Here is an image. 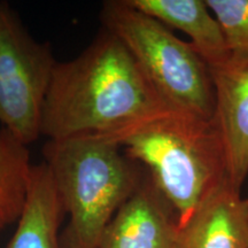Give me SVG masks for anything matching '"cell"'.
I'll return each mask as SVG.
<instances>
[{
  "label": "cell",
  "mask_w": 248,
  "mask_h": 248,
  "mask_svg": "<svg viewBox=\"0 0 248 248\" xmlns=\"http://www.w3.org/2000/svg\"><path fill=\"white\" fill-rule=\"evenodd\" d=\"M115 35L104 29L82 54L55 64L40 135L49 140L99 136L119 142L171 113Z\"/></svg>",
  "instance_id": "6da1fadb"
},
{
  "label": "cell",
  "mask_w": 248,
  "mask_h": 248,
  "mask_svg": "<svg viewBox=\"0 0 248 248\" xmlns=\"http://www.w3.org/2000/svg\"><path fill=\"white\" fill-rule=\"evenodd\" d=\"M111 139L83 136L48 140L44 148L64 213L63 248H98L105 229L141 181L145 169Z\"/></svg>",
  "instance_id": "7a4b0ae2"
},
{
  "label": "cell",
  "mask_w": 248,
  "mask_h": 248,
  "mask_svg": "<svg viewBox=\"0 0 248 248\" xmlns=\"http://www.w3.org/2000/svg\"><path fill=\"white\" fill-rule=\"evenodd\" d=\"M120 145L146 170L176 210L179 224L228 179L224 141L215 120L171 111L125 135Z\"/></svg>",
  "instance_id": "3957f363"
},
{
  "label": "cell",
  "mask_w": 248,
  "mask_h": 248,
  "mask_svg": "<svg viewBox=\"0 0 248 248\" xmlns=\"http://www.w3.org/2000/svg\"><path fill=\"white\" fill-rule=\"evenodd\" d=\"M100 17L104 29L126 46L170 108L202 120H215L210 68L190 42L182 40L170 28L126 0L105 2Z\"/></svg>",
  "instance_id": "277c9868"
},
{
  "label": "cell",
  "mask_w": 248,
  "mask_h": 248,
  "mask_svg": "<svg viewBox=\"0 0 248 248\" xmlns=\"http://www.w3.org/2000/svg\"><path fill=\"white\" fill-rule=\"evenodd\" d=\"M58 62L8 5L0 2V125L21 144L38 139L43 106Z\"/></svg>",
  "instance_id": "5b68a950"
},
{
  "label": "cell",
  "mask_w": 248,
  "mask_h": 248,
  "mask_svg": "<svg viewBox=\"0 0 248 248\" xmlns=\"http://www.w3.org/2000/svg\"><path fill=\"white\" fill-rule=\"evenodd\" d=\"M177 213L146 170L105 229L98 248H175Z\"/></svg>",
  "instance_id": "8992f818"
},
{
  "label": "cell",
  "mask_w": 248,
  "mask_h": 248,
  "mask_svg": "<svg viewBox=\"0 0 248 248\" xmlns=\"http://www.w3.org/2000/svg\"><path fill=\"white\" fill-rule=\"evenodd\" d=\"M175 248H248L246 198L223 181L179 224Z\"/></svg>",
  "instance_id": "52a82bcc"
},
{
  "label": "cell",
  "mask_w": 248,
  "mask_h": 248,
  "mask_svg": "<svg viewBox=\"0 0 248 248\" xmlns=\"http://www.w3.org/2000/svg\"><path fill=\"white\" fill-rule=\"evenodd\" d=\"M216 99L215 121L222 133L228 181L241 191L248 177V60L229 59L210 68Z\"/></svg>",
  "instance_id": "ba28073f"
},
{
  "label": "cell",
  "mask_w": 248,
  "mask_h": 248,
  "mask_svg": "<svg viewBox=\"0 0 248 248\" xmlns=\"http://www.w3.org/2000/svg\"><path fill=\"white\" fill-rule=\"evenodd\" d=\"M130 5L188 36L209 68L222 66L230 59L222 29L206 0H126Z\"/></svg>",
  "instance_id": "9c48e42d"
},
{
  "label": "cell",
  "mask_w": 248,
  "mask_h": 248,
  "mask_svg": "<svg viewBox=\"0 0 248 248\" xmlns=\"http://www.w3.org/2000/svg\"><path fill=\"white\" fill-rule=\"evenodd\" d=\"M63 213L48 167L31 166L22 212L6 248H63L59 233Z\"/></svg>",
  "instance_id": "30bf717a"
},
{
  "label": "cell",
  "mask_w": 248,
  "mask_h": 248,
  "mask_svg": "<svg viewBox=\"0 0 248 248\" xmlns=\"http://www.w3.org/2000/svg\"><path fill=\"white\" fill-rule=\"evenodd\" d=\"M29 173L26 154L0 132V232L16 222L22 212Z\"/></svg>",
  "instance_id": "8fae6325"
},
{
  "label": "cell",
  "mask_w": 248,
  "mask_h": 248,
  "mask_svg": "<svg viewBox=\"0 0 248 248\" xmlns=\"http://www.w3.org/2000/svg\"><path fill=\"white\" fill-rule=\"evenodd\" d=\"M221 27L230 59L248 60V0H206Z\"/></svg>",
  "instance_id": "7c38bea8"
},
{
  "label": "cell",
  "mask_w": 248,
  "mask_h": 248,
  "mask_svg": "<svg viewBox=\"0 0 248 248\" xmlns=\"http://www.w3.org/2000/svg\"><path fill=\"white\" fill-rule=\"evenodd\" d=\"M246 202H247V208H248V198H246Z\"/></svg>",
  "instance_id": "4fadbf2b"
}]
</instances>
